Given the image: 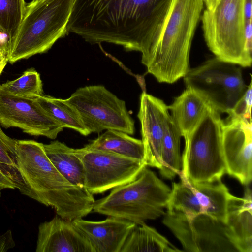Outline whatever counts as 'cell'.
<instances>
[{"label":"cell","mask_w":252,"mask_h":252,"mask_svg":"<svg viewBox=\"0 0 252 252\" xmlns=\"http://www.w3.org/2000/svg\"><path fill=\"white\" fill-rule=\"evenodd\" d=\"M172 0H75L66 34L142 53L146 65Z\"/></svg>","instance_id":"obj_1"},{"label":"cell","mask_w":252,"mask_h":252,"mask_svg":"<svg viewBox=\"0 0 252 252\" xmlns=\"http://www.w3.org/2000/svg\"><path fill=\"white\" fill-rule=\"evenodd\" d=\"M16 152L18 168L34 199L70 220L92 211L93 195L72 184L59 172L46 155L43 143L17 140Z\"/></svg>","instance_id":"obj_2"},{"label":"cell","mask_w":252,"mask_h":252,"mask_svg":"<svg viewBox=\"0 0 252 252\" xmlns=\"http://www.w3.org/2000/svg\"><path fill=\"white\" fill-rule=\"evenodd\" d=\"M204 5V0H172L145 65L158 82L173 83L190 69L191 44Z\"/></svg>","instance_id":"obj_3"},{"label":"cell","mask_w":252,"mask_h":252,"mask_svg":"<svg viewBox=\"0 0 252 252\" xmlns=\"http://www.w3.org/2000/svg\"><path fill=\"white\" fill-rule=\"evenodd\" d=\"M75 0H33L25 12L13 42L10 63L50 49L65 36Z\"/></svg>","instance_id":"obj_4"},{"label":"cell","mask_w":252,"mask_h":252,"mask_svg":"<svg viewBox=\"0 0 252 252\" xmlns=\"http://www.w3.org/2000/svg\"><path fill=\"white\" fill-rule=\"evenodd\" d=\"M170 191L146 166L134 180L112 189L107 196L95 200L92 211L139 224L164 215Z\"/></svg>","instance_id":"obj_5"},{"label":"cell","mask_w":252,"mask_h":252,"mask_svg":"<svg viewBox=\"0 0 252 252\" xmlns=\"http://www.w3.org/2000/svg\"><path fill=\"white\" fill-rule=\"evenodd\" d=\"M245 0H219L201 15L203 35L218 59L243 67H251L252 51L245 37Z\"/></svg>","instance_id":"obj_6"},{"label":"cell","mask_w":252,"mask_h":252,"mask_svg":"<svg viewBox=\"0 0 252 252\" xmlns=\"http://www.w3.org/2000/svg\"><path fill=\"white\" fill-rule=\"evenodd\" d=\"M222 125L220 113L210 106L184 138L180 174L190 183L215 182L221 180L226 173L222 146Z\"/></svg>","instance_id":"obj_7"},{"label":"cell","mask_w":252,"mask_h":252,"mask_svg":"<svg viewBox=\"0 0 252 252\" xmlns=\"http://www.w3.org/2000/svg\"><path fill=\"white\" fill-rule=\"evenodd\" d=\"M183 78L186 87L200 94L220 113L230 114L248 88L240 66L216 57L189 69Z\"/></svg>","instance_id":"obj_8"},{"label":"cell","mask_w":252,"mask_h":252,"mask_svg":"<svg viewBox=\"0 0 252 252\" xmlns=\"http://www.w3.org/2000/svg\"><path fill=\"white\" fill-rule=\"evenodd\" d=\"M64 100L77 111L90 134L109 129L134 133V122L125 101L102 85L79 88Z\"/></svg>","instance_id":"obj_9"},{"label":"cell","mask_w":252,"mask_h":252,"mask_svg":"<svg viewBox=\"0 0 252 252\" xmlns=\"http://www.w3.org/2000/svg\"><path fill=\"white\" fill-rule=\"evenodd\" d=\"M163 223L181 242L185 251L240 252L228 225L205 214L187 215L165 213Z\"/></svg>","instance_id":"obj_10"},{"label":"cell","mask_w":252,"mask_h":252,"mask_svg":"<svg viewBox=\"0 0 252 252\" xmlns=\"http://www.w3.org/2000/svg\"><path fill=\"white\" fill-rule=\"evenodd\" d=\"M74 152L83 165L85 188L93 195L133 181L147 166L143 161L111 152L85 147Z\"/></svg>","instance_id":"obj_11"},{"label":"cell","mask_w":252,"mask_h":252,"mask_svg":"<svg viewBox=\"0 0 252 252\" xmlns=\"http://www.w3.org/2000/svg\"><path fill=\"white\" fill-rule=\"evenodd\" d=\"M0 124L15 127L32 136L55 139L63 127L40 105L35 97L11 94L0 87Z\"/></svg>","instance_id":"obj_12"},{"label":"cell","mask_w":252,"mask_h":252,"mask_svg":"<svg viewBox=\"0 0 252 252\" xmlns=\"http://www.w3.org/2000/svg\"><path fill=\"white\" fill-rule=\"evenodd\" d=\"M222 146L226 173L249 185L252 178V120L228 116L223 120Z\"/></svg>","instance_id":"obj_13"},{"label":"cell","mask_w":252,"mask_h":252,"mask_svg":"<svg viewBox=\"0 0 252 252\" xmlns=\"http://www.w3.org/2000/svg\"><path fill=\"white\" fill-rule=\"evenodd\" d=\"M137 116L141 126L145 163L159 170L161 144L170 116L168 106L163 100L143 92Z\"/></svg>","instance_id":"obj_14"},{"label":"cell","mask_w":252,"mask_h":252,"mask_svg":"<svg viewBox=\"0 0 252 252\" xmlns=\"http://www.w3.org/2000/svg\"><path fill=\"white\" fill-rule=\"evenodd\" d=\"M36 248V252H94L72 220L58 215L39 224Z\"/></svg>","instance_id":"obj_15"},{"label":"cell","mask_w":252,"mask_h":252,"mask_svg":"<svg viewBox=\"0 0 252 252\" xmlns=\"http://www.w3.org/2000/svg\"><path fill=\"white\" fill-rule=\"evenodd\" d=\"M87 238L94 252H121L127 236L136 223L116 217L108 216L100 221L82 218L72 220Z\"/></svg>","instance_id":"obj_16"},{"label":"cell","mask_w":252,"mask_h":252,"mask_svg":"<svg viewBox=\"0 0 252 252\" xmlns=\"http://www.w3.org/2000/svg\"><path fill=\"white\" fill-rule=\"evenodd\" d=\"M210 106L200 94L189 87L174 98L168 109L182 137L186 138L194 128Z\"/></svg>","instance_id":"obj_17"},{"label":"cell","mask_w":252,"mask_h":252,"mask_svg":"<svg viewBox=\"0 0 252 252\" xmlns=\"http://www.w3.org/2000/svg\"><path fill=\"white\" fill-rule=\"evenodd\" d=\"M226 224L236 240L240 252H252V200L247 188L243 198L233 195L228 205Z\"/></svg>","instance_id":"obj_18"},{"label":"cell","mask_w":252,"mask_h":252,"mask_svg":"<svg viewBox=\"0 0 252 252\" xmlns=\"http://www.w3.org/2000/svg\"><path fill=\"white\" fill-rule=\"evenodd\" d=\"M194 192L203 214L226 223L229 201L233 196L221 180L192 184L182 175Z\"/></svg>","instance_id":"obj_19"},{"label":"cell","mask_w":252,"mask_h":252,"mask_svg":"<svg viewBox=\"0 0 252 252\" xmlns=\"http://www.w3.org/2000/svg\"><path fill=\"white\" fill-rule=\"evenodd\" d=\"M43 146L46 155L59 172L72 184L85 188L83 165L74 149L58 140Z\"/></svg>","instance_id":"obj_20"},{"label":"cell","mask_w":252,"mask_h":252,"mask_svg":"<svg viewBox=\"0 0 252 252\" xmlns=\"http://www.w3.org/2000/svg\"><path fill=\"white\" fill-rule=\"evenodd\" d=\"M84 147L111 152L144 162V147L142 140L118 130H106Z\"/></svg>","instance_id":"obj_21"},{"label":"cell","mask_w":252,"mask_h":252,"mask_svg":"<svg viewBox=\"0 0 252 252\" xmlns=\"http://www.w3.org/2000/svg\"><path fill=\"white\" fill-rule=\"evenodd\" d=\"M165 237L159 234L155 228L145 222L136 224L127 236L121 252H183Z\"/></svg>","instance_id":"obj_22"},{"label":"cell","mask_w":252,"mask_h":252,"mask_svg":"<svg viewBox=\"0 0 252 252\" xmlns=\"http://www.w3.org/2000/svg\"><path fill=\"white\" fill-rule=\"evenodd\" d=\"M182 135L170 116L164 131L160 151V173L163 177L172 179L182 170L180 140Z\"/></svg>","instance_id":"obj_23"},{"label":"cell","mask_w":252,"mask_h":252,"mask_svg":"<svg viewBox=\"0 0 252 252\" xmlns=\"http://www.w3.org/2000/svg\"><path fill=\"white\" fill-rule=\"evenodd\" d=\"M35 98L42 107L63 128L74 129L84 136L90 134L77 111L64 99L44 94Z\"/></svg>","instance_id":"obj_24"},{"label":"cell","mask_w":252,"mask_h":252,"mask_svg":"<svg viewBox=\"0 0 252 252\" xmlns=\"http://www.w3.org/2000/svg\"><path fill=\"white\" fill-rule=\"evenodd\" d=\"M17 141L5 134L0 124V165L6 176L15 184L16 189L21 193L30 196L32 193L17 167Z\"/></svg>","instance_id":"obj_25"},{"label":"cell","mask_w":252,"mask_h":252,"mask_svg":"<svg viewBox=\"0 0 252 252\" xmlns=\"http://www.w3.org/2000/svg\"><path fill=\"white\" fill-rule=\"evenodd\" d=\"M180 179V182L172 183L167 212H180L187 215L203 214L193 190L183 178Z\"/></svg>","instance_id":"obj_26"},{"label":"cell","mask_w":252,"mask_h":252,"mask_svg":"<svg viewBox=\"0 0 252 252\" xmlns=\"http://www.w3.org/2000/svg\"><path fill=\"white\" fill-rule=\"evenodd\" d=\"M26 6L24 0H0V31L6 38L10 50Z\"/></svg>","instance_id":"obj_27"},{"label":"cell","mask_w":252,"mask_h":252,"mask_svg":"<svg viewBox=\"0 0 252 252\" xmlns=\"http://www.w3.org/2000/svg\"><path fill=\"white\" fill-rule=\"evenodd\" d=\"M0 87L8 93L21 97H36L43 94L40 74L33 68L27 70L17 79Z\"/></svg>","instance_id":"obj_28"},{"label":"cell","mask_w":252,"mask_h":252,"mask_svg":"<svg viewBox=\"0 0 252 252\" xmlns=\"http://www.w3.org/2000/svg\"><path fill=\"white\" fill-rule=\"evenodd\" d=\"M252 98V84L251 80L245 94L236 103L231 113L228 114L229 116L251 120Z\"/></svg>","instance_id":"obj_29"},{"label":"cell","mask_w":252,"mask_h":252,"mask_svg":"<svg viewBox=\"0 0 252 252\" xmlns=\"http://www.w3.org/2000/svg\"><path fill=\"white\" fill-rule=\"evenodd\" d=\"M15 246L12 231L7 230L0 236V252H5Z\"/></svg>","instance_id":"obj_30"},{"label":"cell","mask_w":252,"mask_h":252,"mask_svg":"<svg viewBox=\"0 0 252 252\" xmlns=\"http://www.w3.org/2000/svg\"><path fill=\"white\" fill-rule=\"evenodd\" d=\"M0 187L2 189H14L16 186L12 181L5 175L3 169L0 165Z\"/></svg>","instance_id":"obj_31"},{"label":"cell","mask_w":252,"mask_h":252,"mask_svg":"<svg viewBox=\"0 0 252 252\" xmlns=\"http://www.w3.org/2000/svg\"><path fill=\"white\" fill-rule=\"evenodd\" d=\"M10 52V47L5 36L0 31V56L8 57Z\"/></svg>","instance_id":"obj_32"},{"label":"cell","mask_w":252,"mask_h":252,"mask_svg":"<svg viewBox=\"0 0 252 252\" xmlns=\"http://www.w3.org/2000/svg\"><path fill=\"white\" fill-rule=\"evenodd\" d=\"M252 20L246 22L245 37L246 43L249 50L252 51Z\"/></svg>","instance_id":"obj_33"},{"label":"cell","mask_w":252,"mask_h":252,"mask_svg":"<svg viewBox=\"0 0 252 252\" xmlns=\"http://www.w3.org/2000/svg\"><path fill=\"white\" fill-rule=\"evenodd\" d=\"M252 0H245L244 13L246 22L250 20H252Z\"/></svg>","instance_id":"obj_34"},{"label":"cell","mask_w":252,"mask_h":252,"mask_svg":"<svg viewBox=\"0 0 252 252\" xmlns=\"http://www.w3.org/2000/svg\"><path fill=\"white\" fill-rule=\"evenodd\" d=\"M218 0H204L206 8L208 9H213Z\"/></svg>","instance_id":"obj_35"},{"label":"cell","mask_w":252,"mask_h":252,"mask_svg":"<svg viewBox=\"0 0 252 252\" xmlns=\"http://www.w3.org/2000/svg\"><path fill=\"white\" fill-rule=\"evenodd\" d=\"M7 62L8 59L6 58L0 56V76Z\"/></svg>","instance_id":"obj_36"},{"label":"cell","mask_w":252,"mask_h":252,"mask_svg":"<svg viewBox=\"0 0 252 252\" xmlns=\"http://www.w3.org/2000/svg\"><path fill=\"white\" fill-rule=\"evenodd\" d=\"M2 189L0 187V197L1 196V190Z\"/></svg>","instance_id":"obj_37"}]
</instances>
